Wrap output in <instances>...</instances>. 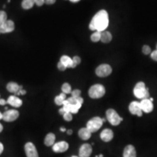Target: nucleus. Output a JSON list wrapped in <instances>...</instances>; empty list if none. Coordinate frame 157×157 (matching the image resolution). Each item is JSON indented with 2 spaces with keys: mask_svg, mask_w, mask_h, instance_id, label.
Instances as JSON below:
<instances>
[{
  "mask_svg": "<svg viewBox=\"0 0 157 157\" xmlns=\"http://www.w3.org/2000/svg\"><path fill=\"white\" fill-rule=\"evenodd\" d=\"M7 103V101L4 99H0V105H4Z\"/></svg>",
  "mask_w": 157,
  "mask_h": 157,
  "instance_id": "nucleus-35",
  "label": "nucleus"
},
{
  "mask_svg": "<svg viewBox=\"0 0 157 157\" xmlns=\"http://www.w3.org/2000/svg\"><path fill=\"white\" fill-rule=\"evenodd\" d=\"M23 87L21 85H18L15 82H10V83L7 84V91H9L10 93H17V92L19 91L20 90H22Z\"/></svg>",
  "mask_w": 157,
  "mask_h": 157,
  "instance_id": "nucleus-18",
  "label": "nucleus"
},
{
  "mask_svg": "<svg viewBox=\"0 0 157 157\" xmlns=\"http://www.w3.org/2000/svg\"><path fill=\"white\" fill-rule=\"evenodd\" d=\"M103 120H102L101 117H95L92 118L90 120L87 121V127H87L92 133L95 132L101 129L102 125H103Z\"/></svg>",
  "mask_w": 157,
  "mask_h": 157,
  "instance_id": "nucleus-5",
  "label": "nucleus"
},
{
  "mask_svg": "<svg viewBox=\"0 0 157 157\" xmlns=\"http://www.w3.org/2000/svg\"><path fill=\"white\" fill-rule=\"evenodd\" d=\"M112 39V35L109 31H104L101 32V41L103 43H109Z\"/></svg>",
  "mask_w": 157,
  "mask_h": 157,
  "instance_id": "nucleus-21",
  "label": "nucleus"
},
{
  "mask_svg": "<svg viewBox=\"0 0 157 157\" xmlns=\"http://www.w3.org/2000/svg\"><path fill=\"white\" fill-rule=\"evenodd\" d=\"M63 116V119L67 121H71L72 119H73V117H72V113H71L69 112L65 113Z\"/></svg>",
  "mask_w": 157,
  "mask_h": 157,
  "instance_id": "nucleus-29",
  "label": "nucleus"
},
{
  "mask_svg": "<svg viewBox=\"0 0 157 157\" xmlns=\"http://www.w3.org/2000/svg\"><path fill=\"white\" fill-rule=\"evenodd\" d=\"M0 119H2V113L0 112Z\"/></svg>",
  "mask_w": 157,
  "mask_h": 157,
  "instance_id": "nucleus-43",
  "label": "nucleus"
},
{
  "mask_svg": "<svg viewBox=\"0 0 157 157\" xmlns=\"http://www.w3.org/2000/svg\"><path fill=\"white\" fill-rule=\"evenodd\" d=\"M140 105L142 111L145 113H151L153 111V109H154V105H153L152 101L149 100V98L141 100V101L140 102Z\"/></svg>",
  "mask_w": 157,
  "mask_h": 157,
  "instance_id": "nucleus-13",
  "label": "nucleus"
},
{
  "mask_svg": "<svg viewBox=\"0 0 157 157\" xmlns=\"http://www.w3.org/2000/svg\"><path fill=\"white\" fill-rule=\"evenodd\" d=\"M71 2H78V1H80V0H70Z\"/></svg>",
  "mask_w": 157,
  "mask_h": 157,
  "instance_id": "nucleus-42",
  "label": "nucleus"
},
{
  "mask_svg": "<svg viewBox=\"0 0 157 157\" xmlns=\"http://www.w3.org/2000/svg\"><path fill=\"white\" fill-rule=\"evenodd\" d=\"M19 93H20V95H25V94H26V91H25V90H19Z\"/></svg>",
  "mask_w": 157,
  "mask_h": 157,
  "instance_id": "nucleus-36",
  "label": "nucleus"
},
{
  "mask_svg": "<svg viewBox=\"0 0 157 157\" xmlns=\"http://www.w3.org/2000/svg\"><path fill=\"white\" fill-rule=\"evenodd\" d=\"M7 21V14L5 11H0V25Z\"/></svg>",
  "mask_w": 157,
  "mask_h": 157,
  "instance_id": "nucleus-26",
  "label": "nucleus"
},
{
  "mask_svg": "<svg viewBox=\"0 0 157 157\" xmlns=\"http://www.w3.org/2000/svg\"><path fill=\"white\" fill-rule=\"evenodd\" d=\"M93 152L92 146L88 143H84L82 145L78 151V156L79 157H90Z\"/></svg>",
  "mask_w": 157,
  "mask_h": 157,
  "instance_id": "nucleus-10",
  "label": "nucleus"
},
{
  "mask_svg": "<svg viewBox=\"0 0 157 157\" xmlns=\"http://www.w3.org/2000/svg\"><path fill=\"white\" fill-rule=\"evenodd\" d=\"M60 62H61L63 64L66 66V68H75L76 66H74L73 63V61H72V59L69 58V57L67 56H63L61 58H60Z\"/></svg>",
  "mask_w": 157,
  "mask_h": 157,
  "instance_id": "nucleus-19",
  "label": "nucleus"
},
{
  "mask_svg": "<svg viewBox=\"0 0 157 157\" xmlns=\"http://www.w3.org/2000/svg\"><path fill=\"white\" fill-rule=\"evenodd\" d=\"M112 72V68L109 64H101L95 70L96 75L99 77H106Z\"/></svg>",
  "mask_w": 157,
  "mask_h": 157,
  "instance_id": "nucleus-6",
  "label": "nucleus"
},
{
  "mask_svg": "<svg viewBox=\"0 0 157 157\" xmlns=\"http://www.w3.org/2000/svg\"><path fill=\"white\" fill-rule=\"evenodd\" d=\"M44 3H46L47 5H53L56 2V0H44Z\"/></svg>",
  "mask_w": 157,
  "mask_h": 157,
  "instance_id": "nucleus-34",
  "label": "nucleus"
},
{
  "mask_svg": "<svg viewBox=\"0 0 157 157\" xmlns=\"http://www.w3.org/2000/svg\"><path fill=\"white\" fill-rule=\"evenodd\" d=\"M98 157H103V154L99 155V156H98Z\"/></svg>",
  "mask_w": 157,
  "mask_h": 157,
  "instance_id": "nucleus-44",
  "label": "nucleus"
},
{
  "mask_svg": "<svg viewBox=\"0 0 157 157\" xmlns=\"http://www.w3.org/2000/svg\"><path fill=\"white\" fill-rule=\"evenodd\" d=\"M19 117V112L17 110H7L5 113H2V119L7 122L14 121Z\"/></svg>",
  "mask_w": 157,
  "mask_h": 157,
  "instance_id": "nucleus-7",
  "label": "nucleus"
},
{
  "mask_svg": "<svg viewBox=\"0 0 157 157\" xmlns=\"http://www.w3.org/2000/svg\"><path fill=\"white\" fill-rule=\"evenodd\" d=\"M72 61H73V63L75 66H77L81 63V58L78 56H74L73 58H72Z\"/></svg>",
  "mask_w": 157,
  "mask_h": 157,
  "instance_id": "nucleus-30",
  "label": "nucleus"
},
{
  "mask_svg": "<svg viewBox=\"0 0 157 157\" xmlns=\"http://www.w3.org/2000/svg\"><path fill=\"white\" fill-rule=\"evenodd\" d=\"M136 150L132 145H127L124 149L123 157H136Z\"/></svg>",
  "mask_w": 157,
  "mask_h": 157,
  "instance_id": "nucleus-16",
  "label": "nucleus"
},
{
  "mask_svg": "<svg viewBox=\"0 0 157 157\" xmlns=\"http://www.w3.org/2000/svg\"><path fill=\"white\" fill-rule=\"evenodd\" d=\"M81 95V91L79 90H74L71 92V97L74 98H78Z\"/></svg>",
  "mask_w": 157,
  "mask_h": 157,
  "instance_id": "nucleus-28",
  "label": "nucleus"
},
{
  "mask_svg": "<svg viewBox=\"0 0 157 157\" xmlns=\"http://www.w3.org/2000/svg\"><path fill=\"white\" fill-rule=\"evenodd\" d=\"M142 51H143V53L144 55H148L151 53V48L148 46V45H144V46L143 47Z\"/></svg>",
  "mask_w": 157,
  "mask_h": 157,
  "instance_id": "nucleus-27",
  "label": "nucleus"
},
{
  "mask_svg": "<svg viewBox=\"0 0 157 157\" xmlns=\"http://www.w3.org/2000/svg\"><path fill=\"white\" fill-rule=\"evenodd\" d=\"M2 130H3V126H2V124L0 123V132H2Z\"/></svg>",
  "mask_w": 157,
  "mask_h": 157,
  "instance_id": "nucleus-41",
  "label": "nucleus"
},
{
  "mask_svg": "<svg viewBox=\"0 0 157 157\" xmlns=\"http://www.w3.org/2000/svg\"><path fill=\"white\" fill-rule=\"evenodd\" d=\"M59 113H60V114H61V115H63L65 113V111H64V109H63V108H61V109H60V110H59Z\"/></svg>",
  "mask_w": 157,
  "mask_h": 157,
  "instance_id": "nucleus-38",
  "label": "nucleus"
},
{
  "mask_svg": "<svg viewBox=\"0 0 157 157\" xmlns=\"http://www.w3.org/2000/svg\"><path fill=\"white\" fill-rule=\"evenodd\" d=\"M66 94L62 93L59 95L56 96V98H55V103H56V105H63V103L64 101H66Z\"/></svg>",
  "mask_w": 157,
  "mask_h": 157,
  "instance_id": "nucleus-22",
  "label": "nucleus"
},
{
  "mask_svg": "<svg viewBox=\"0 0 157 157\" xmlns=\"http://www.w3.org/2000/svg\"><path fill=\"white\" fill-rule=\"evenodd\" d=\"M34 4V0H23L21 5H22L23 9L29 10L31 7H33Z\"/></svg>",
  "mask_w": 157,
  "mask_h": 157,
  "instance_id": "nucleus-23",
  "label": "nucleus"
},
{
  "mask_svg": "<svg viewBox=\"0 0 157 157\" xmlns=\"http://www.w3.org/2000/svg\"><path fill=\"white\" fill-rule=\"evenodd\" d=\"M3 150H4V146H3L2 143H0V155L2 154V153Z\"/></svg>",
  "mask_w": 157,
  "mask_h": 157,
  "instance_id": "nucleus-37",
  "label": "nucleus"
},
{
  "mask_svg": "<svg viewBox=\"0 0 157 157\" xmlns=\"http://www.w3.org/2000/svg\"><path fill=\"white\" fill-rule=\"evenodd\" d=\"M60 130L61 131V132H66V128H64V127H60Z\"/></svg>",
  "mask_w": 157,
  "mask_h": 157,
  "instance_id": "nucleus-40",
  "label": "nucleus"
},
{
  "mask_svg": "<svg viewBox=\"0 0 157 157\" xmlns=\"http://www.w3.org/2000/svg\"><path fill=\"white\" fill-rule=\"evenodd\" d=\"M24 149L27 157H39L36 147L32 143H27L25 145Z\"/></svg>",
  "mask_w": 157,
  "mask_h": 157,
  "instance_id": "nucleus-9",
  "label": "nucleus"
},
{
  "mask_svg": "<svg viewBox=\"0 0 157 157\" xmlns=\"http://www.w3.org/2000/svg\"><path fill=\"white\" fill-rule=\"evenodd\" d=\"M62 92L64 94H69L71 93V87L68 83H64L62 86Z\"/></svg>",
  "mask_w": 157,
  "mask_h": 157,
  "instance_id": "nucleus-25",
  "label": "nucleus"
},
{
  "mask_svg": "<svg viewBox=\"0 0 157 157\" xmlns=\"http://www.w3.org/2000/svg\"><path fill=\"white\" fill-rule=\"evenodd\" d=\"M101 32L100 31H95V33H93L91 35V40L93 42H98L101 40Z\"/></svg>",
  "mask_w": 157,
  "mask_h": 157,
  "instance_id": "nucleus-24",
  "label": "nucleus"
},
{
  "mask_svg": "<svg viewBox=\"0 0 157 157\" xmlns=\"http://www.w3.org/2000/svg\"><path fill=\"white\" fill-rule=\"evenodd\" d=\"M15 23L13 21H6L2 25H0V33L6 34V33H10L14 31Z\"/></svg>",
  "mask_w": 157,
  "mask_h": 157,
  "instance_id": "nucleus-11",
  "label": "nucleus"
},
{
  "mask_svg": "<svg viewBox=\"0 0 157 157\" xmlns=\"http://www.w3.org/2000/svg\"><path fill=\"white\" fill-rule=\"evenodd\" d=\"M34 3L39 7H41L44 4V0H34Z\"/></svg>",
  "mask_w": 157,
  "mask_h": 157,
  "instance_id": "nucleus-33",
  "label": "nucleus"
},
{
  "mask_svg": "<svg viewBox=\"0 0 157 157\" xmlns=\"http://www.w3.org/2000/svg\"><path fill=\"white\" fill-rule=\"evenodd\" d=\"M156 50H157V44H156Z\"/></svg>",
  "mask_w": 157,
  "mask_h": 157,
  "instance_id": "nucleus-46",
  "label": "nucleus"
},
{
  "mask_svg": "<svg viewBox=\"0 0 157 157\" xmlns=\"http://www.w3.org/2000/svg\"><path fill=\"white\" fill-rule=\"evenodd\" d=\"M0 34H1V33H0Z\"/></svg>",
  "mask_w": 157,
  "mask_h": 157,
  "instance_id": "nucleus-47",
  "label": "nucleus"
},
{
  "mask_svg": "<svg viewBox=\"0 0 157 157\" xmlns=\"http://www.w3.org/2000/svg\"><path fill=\"white\" fill-rule=\"evenodd\" d=\"M72 133H73V131H72L71 129H68V130H67V134H68V135H72Z\"/></svg>",
  "mask_w": 157,
  "mask_h": 157,
  "instance_id": "nucleus-39",
  "label": "nucleus"
},
{
  "mask_svg": "<svg viewBox=\"0 0 157 157\" xmlns=\"http://www.w3.org/2000/svg\"><path fill=\"white\" fill-rule=\"evenodd\" d=\"M100 137H101V140L104 142H109L113 139V132L111 129H105L101 132Z\"/></svg>",
  "mask_w": 157,
  "mask_h": 157,
  "instance_id": "nucleus-14",
  "label": "nucleus"
},
{
  "mask_svg": "<svg viewBox=\"0 0 157 157\" xmlns=\"http://www.w3.org/2000/svg\"><path fill=\"white\" fill-rule=\"evenodd\" d=\"M72 157H78V156H72Z\"/></svg>",
  "mask_w": 157,
  "mask_h": 157,
  "instance_id": "nucleus-45",
  "label": "nucleus"
},
{
  "mask_svg": "<svg viewBox=\"0 0 157 157\" xmlns=\"http://www.w3.org/2000/svg\"><path fill=\"white\" fill-rule=\"evenodd\" d=\"M109 23V14L106 10H101L94 15L90 23L89 27L91 31L103 32L107 29Z\"/></svg>",
  "mask_w": 157,
  "mask_h": 157,
  "instance_id": "nucleus-1",
  "label": "nucleus"
},
{
  "mask_svg": "<svg viewBox=\"0 0 157 157\" xmlns=\"http://www.w3.org/2000/svg\"><path fill=\"white\" fill-rule=\"evenodd\" d=\"M69 148L68 143L66 141H60L56 143L52 146V150L56 153H63L68 150Z\"/></svg>",
  "mask_w": 157,
  "mask_h": 157,
  "instance_id": "nucleus-12",
  "label": "nucleus"
},
{
  "mask_svg": "<svg viewBox=\"0 0 157 157\" xmlns=\"http://www.w3.org/2000/svg\"><path fill=\"white\" fill-rule=\"evenodd\" d=\"M56 141V135L53 133H48L44 138V144L47 146H52L55 144Z\"/></svg>",
  "mask_w": 157,
  "mask_h": 157,
  "instance_id": "nucleus-20",
  "label": "nucleus"
},
{
  "mask_svg": "<svg viewBox=\"0 0 157 157\" xmlns=\"http://www.w3.org/2000/svg\"><path fill=\"white\" fill-rule=\"evenodd\" d=\"M78 137H79L82 140H87L91 137L92 132H90L87 127H83V128H81L79 130H78Z\"/></svg>",
  "mask_w": 157,
  "mask_h": 157,
  "instance_id": "nucleus-17",
  "label": "nucleus"
},
{
  "mask_svg": "<svg viewBox=\"0 0 157 157\" xmlns=\"http://www.w3.org/2000/svg\"><path fill=\"white\" fill-rule=\"evenodd\" d=\"M106 118L109 122L113 126H118L123 119L118 114V113L113 109H109L106 111Z\"/></svg>",
  "mask_w": 157,
  "mask_h": 157,
  "instance_id": "nucleus-4",
  "label": "nucleus"
},
{
  "mask_svg": "<svg viewBox=\"0 0 157 157\" xmlns=\"http://www.w3.org/2000/svg\"><path fill=\"white\" fill-rule=\"evenodd\" d=\"M151 58L154 60H155V61H157V50H154L151 53Z\"/></svg>",
  "mask_w": 157,
  "mask_h": 157,
  "instance_id": "nucleus-31",
  "label": "nucleus"
},
{
  "mask_svg": "<svg viewBox=\"0 0 157 157\" xmlns=\"http://www.w3.org/2000/svg\"><path fill=\"white\" fill-rule=\"evenodd\" d=\"M134 95L138 99H148L149 98V92L148 89L146 87V84L144 82H140L135 84L134 90H133Z\"/></svg>",
  "mask_w": 157,
  "mask_h": 157,
  "instance_id": "nucleus-2",
  "label": "nucleus"
},
{
  "mask_svg": "<svg viewBox=\"0 0 157 157\" xmlns=\"http://www.w3.org/2000/svg\"><path fill=\"white\" fill-rule=\"evenodd\" d=\"M58 68L60 71H63L66 69V67L64 66L63 64L61 62H59L58 63Z\"/></svg>",
  "mask_w": 157,
  "mask_h": 157,
  "instance_id": "nucleus-32",
  "label": "nucleus"
},
{
  "mask_svg": "<svg viewBox=\"0 0 157 157\" xmlns=\"http://www.w3.org/2000/svg\"><path fill=\"white\" fill-rule=\"evenodd\" d=\"M129 111L132 114L137 115V117H142L143 111L141 109L140 102L132 101L129 105Z\"/></svg>",
  "mask_w": 157,
  "mask_h": 157,
  "instance_id": "nucleus-8",
  "label": "nucleus"
},
{
  "mask_svg": "<svg viewBox=\"0 0 157 157\" xmlns=\"http://www.w3.org/2000/svg\"><path fill=\"white\" fill-rule=\"evenodd\" d=\"M7 103L10 104V105H12V106L15 108H19L22 105L23 101H21L18 97H17V96L11 95L10 96L8 99H7Z\"/></svg>",
  "mask_w": 157,
  "mask_h": 157,
  "instance_id": "nucleus-15",
  "label": "nucleus"
},
{
  "mask_svg": "<svg viewBox=\"0 0 157 157\" xmlns=\"http://www.w3.org/2000/svg\"><path fill=\"white\" fill-rule=\"evenodd\" d=\"M105 89L102 84H94L90 88L88 94L89 96L93 99H98L101 98L105 95Z\"/></svg>",
  "mask_w": 157,
  "mask_h": 157,
  "instance_id": "nucleus-3",
  "label": "nucleus"
}]
</instances>
